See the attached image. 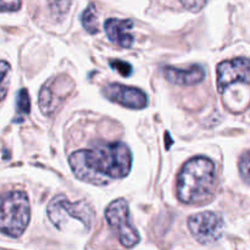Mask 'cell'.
Segmentation results:
<instances>
[{"instance_id":"4fadbf2b","label":"cell","mask_w":250,"mask_h":250,"mask_svg":"<svg viewBox=\"0 0 250 250\" xmlns=\"http://www.w3.org/2000/svg\"><path fill=\"white\" fill-rule=\"evenodd\" d=\"M11 78V66L6 61H0V102L5 99Z\"/></svg>"},{"instance_id":"5b68a950","label":"cell","mask_w":250,"mask_h":250,"mask_svg":"<svg viewBox=\"0 0 250 250\" xmlns=\"http://www.w3.org/2000/svg\"><path fill=\"white\" fill-rule=\"evenodd\" d=\"M105 219L116 232L120 243L125 248H133L141 242V236L131 224L129 208L125 199H116L110 203L105 210Z\"/></svg>"},{"instance_id":"2e32d148","label":"cell","mask_w":250,"mask_h":250,"mask_svg":"<svg viewBox=\"0 0 250 250\" xmlns=\"http://www.w3.org/2000/svg\"><path fill=\"white\" fill-rule=\"evenodd\" d=\"M178 1L181 2V5H182L185 9L193 12H197L200 11V10L208 4L209 0H178Z\"/></svg>"},{"instance_id":"ac0fdd59","label":"cell","mask_w":250,"mask_h":250,"mask_svg":"<svg viewBox=\"0 0 250 250\" xmlns=\"http://www.w3.org/2000/svg\"><path fill=\"white\" fill-rule=\"evenodd\" d=\"M21 7V0H0V12L16 11Z\"/></svg>"},{"instance_id":"52a82bcc","label":"cell","mask_w":250,"mask_h":250,"mask_svg":"<svg viewBox=\"0 0 250 250\" xmlns=\"http://www.w3.org/2000/svg\"><path fill=\"white\" fill-rule=\"evenodd\" d=\"M73 83L66 76L53 77L42 87L39 92V109L46 116L55 114L72 92Z\"/></svg>"},{"instance_id":"7a4b0ae2","label":"cell","mask_w":250,"mask_h":250,"mask_svg":"<svg viewBox=\"0 0 250 250\" xmlns=\"http://www.w3.org/2000/svg\"><path fill=\"white\" fill-rule=\"evenodd\" d=\"M215 186V164L207 156H195L183 165L178 175L177 197L183 204H202L212 197Z\"/></svg>"},{"instance_id":"9c48e42d","label":"cell","mask_w":250,"mask_h":250,"mask_svg":"<svg viewBox=\"0 0 250 250\" xmlns=\"http://www.w3.org/2000/svg\"><path fill=\"white\" fill-rule=\"evenodd\" d=\"M104 94L109 100L128 109L139 110L146 107L148 104V97L143 90L120 83H110L105 85Z\"/></svg>"},{"instance_id":"ba28073f","label":"cell","mask_w":250,"mask_h":250,"mask_svg":"<svg viewBox=\"0 0 250 250\" xmlns=\"http://www.w3.org/2000/svg\"><path fill=\"white\" fill-rule=\"evenodd\" d=\"M249 59L236 58L226 60L217 66V88L220 93H225L234 83L249 84Z\"/></svg>"},{"instance_id":"e0dca14e","label":"cell","mask_w":250,"mask_h":250,"mask_svg":"<svg viewBox=\"0 0 250 250\" xmlns=\"http://www.w3.org/2000/svg\"><path fill=\"white\" fill-rule=\"evenodd\" d=\"M110 66L112 68L117 71L121 76H125V77H128L132 73V66L129 65L128 62H124L121 60H114L110 61Z\"/></svg>"},{"instance_id":"6da1fadb","label":"cell","mask_w":250,"mask_h":250,"mask_svg":"<svg viewBox=\"0 0 250 250\" xmlns=\"http://www.w3.org/2000/svg\"><path fill=\"white\" fill-rule=\"evenodd\" d=\"M68 164L80 181L104 186L131 172L132 154L121 142L98 143L90 149L75 151L68 158Z\"/></svg>"},{"instance_id":"5bb4252c","label":"cell","mask_w":250,"mask_h":250,"mask_svg":"<svg viewBox=\"0 0 250 250\" xmlns=\"http://www.w3.org/2000/svg\"><path fill=\"white\" fill-rule=\"evenodd\" d=\"M51 14L55 17H63L70 10L72 0H45Z\"/></svg>"},{"instance_id":"8fae6325","label":"cell","mask_w":250,"mask_h":250,"mask_svg":"<svg viewBox=\"0 0 250 250\" xmlns=\"http://www.w3.org/2000/svg\"><path fill=\"white\" fill-rule=\"evenodd\" d=\"M164 73L168 82L178 85H192L203 82L205 78V70L200 65H192L188 68H176L167 66Z\"/></svg>"},{"instance_id":"7c38bea8","label":"cell","mask_w":250,"mask_h":250,"mask_svg":"<svg viewBox=\"0 0 250 250\" xmlns=\"http://www.w3.org/2000/svg\"><path fill=\"white\" fill-rule=\"evenodd\" d=\"M83 27L85 31L90 34H97L99 32V24H98V14L97 7L94 4H89L87 9L83 11L82 17H81Z\"/></svg>"},{"instance_id":"9a60e30c","label":"cell","mask_w":250,"mask_h":250,"mask_svg":"<svg viewBox=\"0 0 250 250\" xmlns=\"http://www.w3.org/2000/svg\"><path fill=\"white\" fill-rule=\"evenodd\" d=\"M16 103V114L20 116H27L31 111V100H29L28 92L26 89L20 90L17 94Z\"/></svg>"},{"instance_id":"8992f818","label":"cell","mask_w":250,"mask_h":250,"mask_svg":"<svg viewBox=\"0 0 250 250\" xmlns=\"http://www.w3.org/2000/svg\"><path fill=\"white\" fill-rule=\"evenodd\" d=\"M188 229L195 241L202 244H211L219 241L225 231V224L219 214L203 211L188 219Z\"/></svg>"},{"instance_id":"30bf717a","label":"cell","mask_w":250,"mask_h":250,"mask_svg":"<svg viewBox=\"0 0 250 250\" xmlns=\"http://www.w3.org/2000/svg\"><path fill=\"white\" fill-rule=\"evenodd\" d=\"M133 21L132 20L121 19H107L105 21L104 29L107 38L116 45L121 48H131L134 42L133 34Z\"/></svg>"},{"instance_id":"3957f363","label":"cell","mask_w":250,"mask_h":250,"mask_svg":"<svg viewBox=\"0 0 250 250\" xmlns=\"http://www.w3.org/2000/svg\"><path fill=\"white\" fill-rule=\"evenodd\" d=\"M31 219V205L24 192L0 194V232L19 238L26 231Z\"/></svg>"},{"instance_id":"d6986e66","label":"cell","mask_w":250,"mask_h":250,"mask_svg":"<svg viewBox=\"0 0 250 250\" xmlns=\"http://www.w3.org/2000/svg\"><path fill=\"white\" fill-rule=\"evenodd\" d=\"M239 170H241L242 177H243L244 182L248 183L249 181V153L246 151L243 154V156L241 158V161H239Z\"/></svg>"},{"instance_id":"277c9868","label":"cell","mask_w":250,"mask_h":250,"mask_svg":"<svg viewBox=\"0 0 250 250\" xmlns=\"http://www.w3.org/2000/svg\"><path fill=\"white\" fill-rule=\"evenodd\" d=\"M46 214L51 224L58 229H62L67 224V219L76 220L84 226L87 231L92 229L95 220V211L85 200L71 203L65 195L53 198L46 207Z\"/></svg>"}]
</instances>
